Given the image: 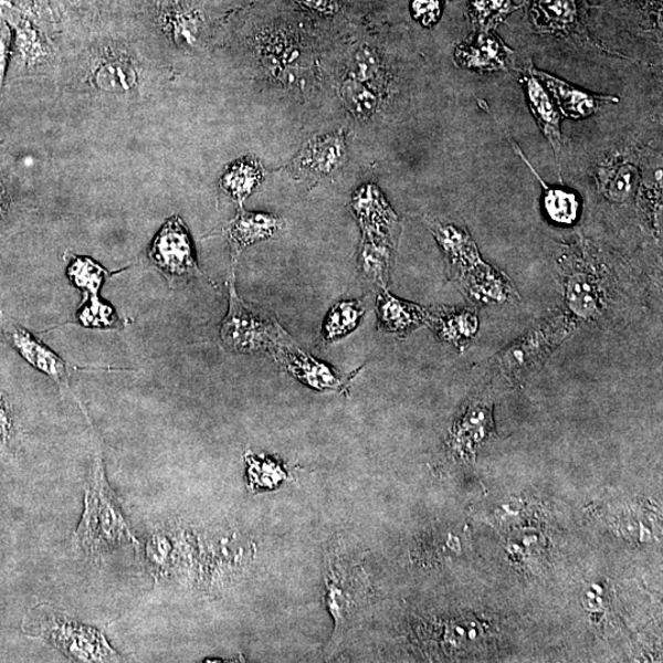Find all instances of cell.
I'll return each mask as SVG.
<instances>
[{
	"mask_svg": "<svg viewBox=\"0 0 663 663\" xmlns=\"http://www.w3.org/2000/svg\"><path fill=\"white\" fill-rule=\"evenodd\" d=\"M75 539L92 556L103 555L120 545L137 544L114 493L108 488L99 461L93 483L85 492V512Z\"/></svg>",
	"mask_w": 663,
	"mask_h": 663,
	"instance_id": "6da1fadb",
	"label": "cell"
},
{
	"mask_svg": "<svg viewBox=\"0 0 663 663\" xmlns=\"http://www.w3.org/2000/svg\"><path fill=\"white\" fill-rule=\"evenodd\" d=\"M234 275L229 282L230 304L220 327L223 346L236 352H274L292 338L269 313L242 302L235 290Z\"/></svg>",
	"mask_w": 663,
	"mask_h": 663,
	"instance_id": "7a4b0ae2",
	"label": "cell"
},
{
	"mask_svg": "<svg viewBox=\"0 0 663 663\" xmlns=\"http://www.w3.org/2000/svg\"><path fill=\"white\" fill-rule=\"evenodd\" d=\"M430 230L444 252L450 278L460 281L464 292L492 272L493 267L481 259L477 245L466 230L439 221L431 223Z\"/></svg>",
	"mask_w": 663,
	"mask_h": 663,
	"instance_id": "3957f363",
	"label": "cell"
},
{
	"mask_svg": "<svg viewBox=\"0 0 663 663\" xmlns=\"http://www.w3.org/2000/svg\"><path fill=\"white\" fill-rule=\"evenodd\" d=\"M150 260L171 276L203 275L198 269L193 243L183 220L172 217L166 221L151 242Z\"/></svg>",
	"mask_w": 663,
	"mask_h": 663,
	"instance_id": "277c9868",
	"label": "cell"
},
{
	"mask_svg": "<svg viewBox=\"0 0 663 663\" xmlns=\"http://www.w3.org/2000/svg\"><path fill=\"white\" fill-rule=\"evenodd\" d=\"M272 356L285 372L316 391L345 392L359 372L357 370L349 375H341L330 365L309 356L294 343L292 345V341L276 348Z\"/></svg>",
	"mask_w": 663,
	"mask_h": 663,
	"instance_id": "5b68a950",
	"label": "cell"
},
{
	"mask_svg": "<svg viewBox=\"0 0 663 663\" xmlns=\"http://www.w3.org/2000/svg\"><path fill=\"white\" fill-rule=\"evenodd\" d=\"M107 272L87 257H75L69 267V276L73 284L86 292L85 304L77 312V319L85 327L118 328L120 323L115 308L99 302L97 293L103 285Z\"/></svg>",
	"mask_w": 663,
	"mask_h": 663,
	"instance_id": "8992f818",
	"label": "cell"
},
{
	"mask_svg": "<svg viewBox=\"0 0 663 663\" xmlns=\"http://www.w3.org/2000/svg\"><path fill=\"white\" fill-rule=\"evenodd\" d=\"M52 643L62 649L65 655L85 662L119 661L116 652L109 648L105 636L96 629L53 618L48 625Z\"/></svg>",
	"mask_w": 663,
	"mask_h": 663,
	"instance_id": "52a82bcc",
	"label": "cell"
},
{
	"mask_svg": "<svg viewBox=\"0 0 663 663\" xmlns=\"http://www.w3.org/2000/svg\"><path fill=\"white\" fill-rule=\"evenodd\" d=\"M514 53L494 31L478 32L459 44L455 62L461 69L478 73L502 72L507 70Z\"/></svg>",
	"mask_w": 663,
	"mask_h": 663,
	"instance_id": "ba28073f",
	"label": "cell"
},
{
	"mask_svg": "<svg viewBox=\"0 0 663 663\" xmlns=\"http://www.w3.org/2000/svg\"><path fill=\"white\" fill-rule=\"evenodd\" d=\"M346 159V143L340 136H319L309 140L292 162V173L298 179H323L340 168Z\"/></svg>",
	"mask_w": 663,
	"mask_h": 663,
	"instance_id": "9c48e42d",
	"label": "cell"
},
{
	"mask_svg": "<svg viewBox=\"0 0 663 663\" xmlns=\"http://www.w3.org/2000/svg\"><path fill=\"white\" fill-rule=\"evenodd\" d=\"M4 335L10 345L18 350L33 368L46 373L62 389H70L69 365L57 354L35 337L30 332L13 324H6Z\"/></svg>",
	"mask_w": 663,
	"mask_h": 663,
	"instance_id": "30bf717a",
	"label": "cell"
},
{
	"mask_svg": "<svg viewBox=\"0 0 663 663\" xmlns=\"http://www.w3.org/2000/svg\"><path fill=\"white\" fill-rule=\"evenodd\" d=\"M534 72L541 85L555 97L562 116L583 119L594 115L604 105L621 102V98L613 95H599L581 91V88L544 71L534 69Z\"/></svg>",
	"mask_w": 663,
	"mask_h": 663,
	"instance_id": "8fae6325",
	"label": "cell"
},
{
	"mask_svg": "<svg viewBox=\"0 0 663 663\" xmlns=\"http://www.w3.org/2000/svg\"><path fill=\"white\" fill-rule=\"evenodd\" d=\"M284 228V220L263 213H250L241 208L239 214L225 229L232 260L236 262L241 252L260 241L275 238Z\"/></svg>",
	"mask_w": 663,
	"mask_h": 663,
	"instance_id": "7c38bea8",
	"label": "cell"
},
{
	"mask_svg": "<svg viewBox=\"0 0 663 663\" xmlns=\"http://www.w3.org/2000/svg\"><path fill=\"white\" fill-rule=\"evenodd\" d=\"M534 64L528 65L523 75V85L527 103L537 120V124L548 139L558 160L561 150L560 113L555 103L551 102L546 87L541 85L534 72Z\"/></svg>",
	"mask_w": 663,
	"mask_h": 663,
	"instance_id": "4fadbf2b",
	"label": "cell"
},
{
	"mask_svg": "<svg viewBox=\"0 0 663 663\" xmlns=\"http://www.w3.org/2000/svg\"><path fill=\"white\" fill-rule=\"evenodd\" d=\"M428 325L442 341L462 351L478 334L480 317L472 308L441 306L429 309Z\"/></svg>",
	"mask_w": 663,
	"mask_h": 663,
	"instance_id": "5bb4252c",
	"label": "cell"
},
{
	"mask_svg": "<svg viewBox=\"0 0 663 663\" xmlns=\"http://www.w3.org/2000/svg\"><path fill=\"white\" fill-rule=\"evenodd\" d=\"M376 312L379 327L401 337L428 324L429 308L401 301L387 292L386 287L376 301Z\"/></svg>",
	"mask_w": 663,
	"mask_h": 663,
	"instance_id": "9a60e30c",
	"label": "cell"
},
{
	"mask_svg": "<svg viewBox=\"0 0 663 663\" xmlns=\"http://www.w3.org/2000/svg\"><path fill=\"white\" fill-rule=\"evenodd\" d=\"M393 256L392 235L364 232L359 251V267L365 276L385 290L390 278Z\"/></svg>",
	"mask_w": 663,
	"mask_h": 663,
	"instance_id": "2e32d148",
	"label": "cell"
},
{
	"mask_svg": "<svg viewBox=\"0 0 663 663\" xmlns=\"http://www.w3.org/2000/svg\"><path fill=\"white\" fill-rule=\"evenodd\" d=\"M599 283V276L593 272L577 270L568 274L566 297L567 304L575 315L583 319H591L600 314L603 294Z\"/></svg>",
	"mask_w": 663,
	"mask_h": 663,
	"instance_id": "e0dca14e",
	"label": "cell"
},
{
	"mask_svg": "<svg viewBox=\"0 0 663 663\" xmlns=\"http://www.w3.org/2000/svg\"><path fill=\"white\" fill-rule=\"evenodd\" d=\"M513 146L519 155V158L525 160L529 170H533L541 188H544V208L551 223L559 227H572L573 224H577L581 214V201L579 196L573 191L566 190V188L549 187L540 179L537 171L529 165L524 157L523 151L516 147L515 143H513Z\"/></svg>",
	"mask_w": 663,
	"mask_h": 663,
	"instance_id": "ac0fdd59",
	"label": "cell"
},
{
	"mask_svg": "<svg viewBox=\"0 0 663 663\" xmlns=\"http://www.w3.org/2000/svg\"><path fill=\"white\" fill-rule=\"evenodd\" d=\"M264 170L254 158H245L231 164L223 176L220 187L235 202L242 204L261 185Z\"/></svg>",
	"mask_w": 663,
	"mask_h": 663,
	"instance_id": "d6986e66",
	"label": "cell"
},
{
	"mask_svg": "<svg viewBox=\"0 0 663 663\" xmlns=\"http://www.w3.org/2000/svg\"><path fill=\"white\" fill-rule=\"evenodd\" d=\"M577 0H535L533 14L539 29L568 32L579 20Z\"/></svg>",
	"mask_w": 663,
	"mask_h": 663,
	"instance_id": "ffe728a7",
	"label": "cell"
},
{
	"mask_svg": "<svg viewBox=\"0 0 663 663\" xmlns=\"http://www.w3.org/2000/svg\"><path fill=\"white\" fill-rule=\"evenodd\" d=\"M365 314V305L360 301H341L330 307L323 327V339L336 341L356 329Z\"/></svg>",
	"mask_w": 663,
	"mask_h": 663,
	"instance_id": "44dd1931",
	"label": "cell"
},
{
	"mask_svg": "<svg viewBox=\"0 0 663 663\" xmlns=\"http://www.w3.org/2000/svg\"><path fill=\"white\" fill-rule=\"evenodd\" d=\"M518 9L513 0H471L469 17L474 30L490 32Z\"/></svg>",
	"mask_w": 663,
	"mask_h": 663,
	"instance_id": "7402d4cb",
	"label": "cell"
},
{
	"mask_svg": "<svg viewBox=\"0 0 663 663\" xmlns=\"http://www.w3.org/2000/svg\"><path fill=\"white\" fill-rule=\"evenodd\" d=\"M639 170L629 162L614 164L602 175L603 193L613 202H623L635 191Z\"/></svg>",
	"mask_w": 663,
	"mask_h": 663,
	"instance_id": "603a6c76",
	"label": "cell"
},
{
	"mask_svg": "<svg viewBox=\"0 0 663 663\" xmlns=\"http://www.w3.org/2000/svg\"><path fill=\"white\" fill-rule=\"evenodd\" d=\"M96 84L107 92H128L136 85V72L125 60L105 61L96 72Z\"/></svg>",
	"mask_w": 663,
	"mask_h": 663,
	"instance_id": "cb8c5ba5",
	"label": "cell"
},
{
	"mask_svg": "<svg viewBox=\"0 0 663 663\" xmlns=\"http://www.w3.org/2000/svg\"><path fill=\"white\" fill-rule=\"evenodd\" d=\"M343 103L358 118H368L378 107V97L361 82L349 80L340 88Z\"/></svg>",
	"mask_w": 663,
	"mask_h": 663,
	"instance_id": "d4e9b609",
	"label": "cell"
},
{
	"mask_svg": "<svg viewBox=\"0 0 663 663\" xmlns=\"http://www.w3.org/2000/svg\"><path fill=\"white\" fill-rule=\"evenodd\" d=\"M349 71L354 81L367 83L378 80L381 74V61L378 53L369 49L358 51L354 54Z\"/></svg>",
	"mask_w": 663,
	"mask_h": 663,
	"instance_id": "484cf974",
	"label": "cell"
},
{
	"mask_svg": "<svg viewBox=\"0 0 663 663\" xmlns=\"http://www.w3.org/2000/svg\"><path fill=\"white\" fill-rule=\"evenodd\" d=\"M11 54H13V31L2 20L0 21V94L6 84Z\"/></svg>",
	"mask_w": 663,
	"mask_h": 663,
	"instance_id": "4316f807",
	"label": "cell"
},
{
	"mask_svg": "<svg viewBox=\"0 0 663 663\" xmlns=\"http://www.w3.org/2000/svg\"><path fill=\"white\" fill-rule=\"evenodd\" d=\"M412 10L420 24L433 27L441 15L440 0H413Z\"/></svg>",
	"mask_w": 663,
	"mask_h": 663,
	"instance_id": "83f0119b",
	"label": "cell"
},
{
	"mask_svg": "<svg viewBox=\"0 0 663 663\" xmlns=\"http://www.w3.org/2000/svg\"><path fill=\"white\" fill-rule=\"evenodd\" d=\"M301 2L318 13L330 14L334 13L336 9L335 0H301Z\"/></svg>",
	"mask_w": 663,
	"mask_h": 663,
	"instance_id": "f1b7e54d",
	"label": "cell"
},
{
	"mask_svg": "<svg viewBox=\"0 0 663 663\" xmlns=\"http://www.w3.org/2000/svg\"><path fill=\"white\" fill-rule=\"evenodd\" d=\"M8 431H9V419H8V414H7V409H6L2 400H0V441H3L7 439Z\"/></svg>",
	"mask_w": 663,
	"mask_h": 663,
	"instance_id": "f546056e",
	"label": "cell"
},
{
	"mask_svg": "<svg viewBox=\"0 0 663 663\" xmlns=\"http://www.w3.org/2000/svg\"><path fill=\"white\" fill-rule=\"evenodd\" d=\"M8 209V193L6 186L0 182V220L3 219Z\"/></svg>",
	"mask_w": 663,
	"mask_h": 663,
	"instance_id": "4dcf8cb0",
	"label": "cell"
}]
</instances>
